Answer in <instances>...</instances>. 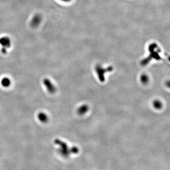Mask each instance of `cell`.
I'll list each match as a JSON object with an SVG mask.
<instances>
[{"label": "cell", "instance_id": "3", "mask_svg": "<svg viewBox=\"0 0 170 170\" xmlns=\"http://www.w3.org/2000/svg\"><path fill=\"white\" fill-rule=\"evenodd\" d=\"M44 84L46 86L47 90L51 93H54L56 91V87L52 82L49 79H44Z\"/></svg>", "mask_w": 170, "mask_h": 170}, {"label": "cell", "instance_id": "5", "mask_svg": "<svg viewBox=\"0 0 170 170\" xmlns=\"http://www.w3.org/2000/svg\"><path fill=\"white\" fill-rule=\"evenodd\" d=\"M1 85L4 87H7L10 86L11 84V81L8 77H4L3 79L1 81Z\"/></svg>", "mask_w": 170, "mask_h": 170}, {"label": "cell", "instance_id": "1", "mask_svg": "<svg viewBox=\"0 0 170 170\" xmlns=\"http://www.w3.org/2000/svg\"><path fill=\"white\" fill-rule=\"evenodd\" d=\"M0 45L1 46L2 53L5 54L7 53V50L11 46V39L8 36H2L0 38Z\"/></svg>", "mask_w": 170, "mask_h": 170}, {"label": "cell", "instance_id": "6", "mask_svg": "<svg viewBox=\"0 0 170 170\" xmlns=\"http://www.w3.org/2000/svg\"><path fill=\"white\" fill-rule=\"evenodd\" d=\"M61 1H64V2H69L71 0H60Z\"/></svg>", "mask_w": 170, "mask_h": 170}, {"label": "cell", "instance_id": "4", "mask_svg": "<svg viewBox=\"0 0 170 170\" xmlns=\"http://www.w3.org/2000/svg\"><path fill=\"white\" fill-rule=\"evenodd\" d=\"M38 118L39 120H40V122L46 123L48 120V117L47 115L44 112H40L38 115Z\"/></svg>", "mask_w": 170, "mask_h": 170}, {"label": "cell", "instance_id": "2", "mask_svg": "<svg viewBox=\"0 0 170 170\" xmlns=\"http://www.w3.org/2000/svg\"><path fill=\"white\" fill-rule=\"evenodd\" d=\"M42 21V16L39 14H36L32 17V19L30 21V26L32 28H38V26L41 23Z\"/></svg>", "mask_w": 170, "mask_h": 170}]
</instances>
